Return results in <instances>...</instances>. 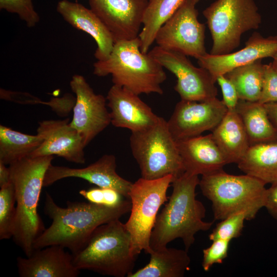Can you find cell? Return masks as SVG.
Masks as SVG:
<instances>
[{
	"mask_svg": "<svg viewBox=\"0 0 277 277\" xmlns=\"http://www.w3.org/2000/svg\"><path fill=\"white\" fill-rule=\"evenodd\" d=\"M66 207L58 206L46 193L45 213L52 220L51 225L36 239L34 249L58 245L74 254L87 244L94 230L100 225L120 219L130 211L131 202L125 200L115 207L91 203L68 201Z\"/></svg>",
	"mask_w": 277,
	"mask_h": 277,
	"instance_id": "1",
	"label": "cell"
},
{
	"mask_svg": "<svg viewBox=\"0 0 277 277\" xmlns=\"http://www.w3.org/2000/svg\"><path fill=\"white\" fill-rule=\"evenodd\" d=\"M199 182V175L186 172L173 179L172 194L158 214L151 232L152 250L164 248L174 240L181 239L188 251L194 242L195 234L211 227L213 222L203 220L205 207L195 197Z\"/></svg>",
	"mask_w": 277,
	"mask_h": 277,
	"instance_id": "2",
	"label": "cell"
},
{
	"mask_svg": "<svg viewBox=\"0 0 277 277\" xmlns=\"http://www.w3.org/2000/svg\"><path fill=\"white\" fill-rule=\"evenodd\" d=\"M53 159L52 155L27 157L9 165L16 199L12 238L27 257L34 251L35 240L45 229L37 206L45 175Z\"/></svg>",
	"mask_w": 277,
	"mask_h": 277,
	"instance_id": "3",
	"label": "cell"
},
{
	"mask_svg": "<svg viewBox=\"0 0 277 277\" xmlns=\"http://www.w3.org/2000/svg\"><path fill=\"white\" fill-rule=\"evenodd\" d=\"M138 37L114 43L108 57L93 64V74L97 76L111 75L113 85L132 92L163 94L161 84L167 78L162 66L148 53L140 49Z\"/></svg>",
	"mask_w": 277,
	"mask_h": 277,
	"instance_id": "4",
	"label": "cell"
},
{
	"mask_svg": "<svg viewBox=\"0 0 277 277\" xmlns=\"http://www.w3.org/2000/svg\"><path fill=\"white\" fill-rule=\"evenodd\" d=\"M199 185L211 202L214 220L240 212H245L246 220H252L265 205L266 184L247 174L233 175L222 170L202 175Z\"/></svg>",
	"mask_w": 277,
	"mask_h": 277,
	"instance_id": "5",
	"label": "cell"
},
{
	"mask_svg": "<svg viewBox=\"0 0 277 277\" xmlns=\"http://www.w3.org/2000/svg\"><path fill=\"white\" fill-rule=\"evenodd\" d=\"M132 241L125 224L120 219L97 227L86 245L73 254V263L79 269L103 275L127 276L133 272L136 257L131 253Z\"/></svg>",
	"mask_w": 277,
	"mask_h": 277,
	"instance_id": "6",
	"label": "cell"
},
{
	"mask_svg": "<svg viewBox=\"0 0 277 277\" xmlns=\"http://www.w3.org/2000/svg\"><path fill=\"white\" fill-rule=\"evenodd\" d=\"M129 140L141 177L154 180L171 175L175 178L185 172L176 142L163 117L145 129L131 132Z\"/></svg>",
	"mask_w": 277,
	"mask_h": 277,
	"instance_id": "7",
	"label": "cell"
},
{
	"mask_svg": "<svg viewBox=\"0 0 277 277\" xmlns=\"http://www.w3.org/2000/svg\"><path fill=\"white\" fill-rule=\"evenodd\" d=\"M212 37L210 54L223 55L238 47L242 35L258 29L262 16L254 0H216L203 11Z\"/></svg>",
	"mask_w": 277,
	"mask_h": 277,
	"instance_id": "8",
	"label": "cell"
},
{
	"mask_svg": "<svg viewBox=\"0 0 277 277\" xmlns=\"http://www.w3.org/2000/svg\"><path fill=\"white\" fill-rule=\"evenodd\" d=\"M174 179L171 175L154 180L141 177L132 183L129 193L130 215L125 225L131 238L132 254L136 258L142 251L149 254L152 250L151 232L160 207L168 200L167 191Z\"/></svg>",
	"mask_w": 277,
	"mask_h": 277,
	"instance_id": "9",
	"label": "cell"
},
{
	"mask_svg": "<svg viewBox=\"0 0 277 277\" xmlns=\"http://www.w3.org/2000/svg\"><path fill=\"white\" fill-rule=\"evenodd\" d=\"M192 0H187L159 30L155 42L163 48L176 51L196 60L207 53L205 25L198 20Z\"/></svg>",
	"mask_w": 277,
	"mask_h": 277,
	"instance_id": "10",
	"label": "cell"
},
{
	"mask_svg": "<svg viewBox=\"0 0 277 277\" xmlns=\"http://www.w3.org/2000/svg\"><path fill=\"white\" fill-rule=\"evenodd\" d=\"M148 53L176 76L174 89L182 100L202 102L217 95L216 82L210 73L201 67L195 66L188 56L158 46Z\"/></svg>",
	"mask_w": 277,
	"mask_h": 277,
	"instance_id": "11",
	"label": "cell"
},
{
	"mask_svg": "<svg viewBox=\"0 0 277 277\" xmlns=\"http://www.w3.org/2000/svg\"><path fill=\"white\" fill-rule=\"evenodd\" d=\"M227 111L223 101L216 97L202 102L181 100L167 124L173 138L178 142L212 131Z\"/></svg>",
	"mask_w": 277,
	"mask_h": 277,
	"instance_id": "12",
	"label": "cell"
},
{
	"mask_svg": "<svg viewBox=\"0 0 277 277\" xmlns=\"http://www.w3.org/2000/svg\"><path fill=\"white\" fill-rule=\"evenodd\" d=\"M70 86L75 94L70 124L81 134L86 146L111 123L106 97L95 93L81 75H74Z\"/></svg>",
	"mask_w": 277,
	"mask_h": 277,
	"instance_id": "13",
	"label": "cell"
},
{
	"mask_svg": "<svg viewBox=\"0 0 277 277\" xmlns=\"http://www.w3.org/2000/svg\"><path fill=\"white\" fill-rule=\"evenodd\" d=\"M91 10L110 32L114 43L138 37L148 0H88Z\"/></svg>",
	"mask_w": 277,
	"mask_h": 277,
	"instance_id": "14",
	"label": "cell"
},
{
	"mask_svg": "<svg viewBox=\"0 0 277 277\" xmlns=\"http://www.w3.org/2000/svg\"><path fill=\"white\" fill-rule=\"evenodd\" d=\"M37 134L43 141L29 157L56 155L76 164L85 163L86 146L81 134L70 125L69 118L39 122Z\"/></svg>",
	"mask_w": 277,
	"mask_h": 277,
	"instance_id": "15",
	"label": "cell"
},
{
	"mask_svg": "<svg viewBox=\"0 0 277 277\" xmlns=\"http://www.w3.org/2000/svg\"><path fill=\"white\" fill-rule=\"evenodd\" d=\"M114 155L105 154L97 161L82 168L50 165L46 171L43 187L67 177L84 179L97 187L116 190L125 197L129 199L132 183L120 176L116 171Z\"/></svg>",
	"mask_w": 277,
	"mask_h": 277,
	"instance_id": "16",
	"label": "cell"
},
{
	"mask_svg": "<svg viewBox=\"0 0 277 277\" xmlns=\"http://www.w3.org/2000/svg\"><path fill=\"white\" fill-rule=\"evenodd\" d=\"M276 52L277 35L265 37L255 32L245 42V46L238 51L223 55L207 53L197 60L199 66L206 69L216 82L219 76L236 67L272 57Z\"/></svg>",
	"mask_w": 277,
	"mask_h": 277,
	"instance_id": "17",
	"label": "cell"
},
{
	"mask_svg": "<svg viewBox=\"0 0 277 277\" xmlns=\"http://www.w3.org/2000/svg\"><path fill=\"white\" fill-rule=\"evenodd\" d=\"M106 100L111 124L115 127L126 128L131 132L139 131L154 125L160 117L138 95L121 86L113 85Z\"/></svg>",
	"mask_w": 277,
	"mask_h": 277,
	"instance_id": "18",
	"label": "cell"
},
{
	"mask_svg": "<svg viewBox=\"0 0 277 277\" xmlns=\"http://www.w3.org/2000/svg\"><path fill=\"white\" fill-rule=\"evenodd\" d=\"M58 245L34 249L26 258L16 259L21 277H77L80 272L73 263L72 254Z\"/></svg>",
	"mask_w": 277,
	"mask_h": 277,
	"instance_id": "19",
	"label": "cell"
},
{
	"mask_svg": "<svg viewBox=\"0 0 277 277\" xmlns=\"http://www.w3.org/2000/svg\"><path fill=\"white\" fill-rule=\"evenodd\" d=\"M185 172L207 175L223 170L228 164L211 133L176 142Z\"/></svg>",
	"mask_w": 277,
	"mask_h": 277,
	"instance_id": "20",
	"label": "cell"
},
{
	"mask_svg": "<svg viewBox=\"0 0 277 277\" xmlns=\"http://www.w3.org/2000/svg\"><path fill=\"white\" fill-rule=\"evenodd\" d=\"M56 11L71 26L94 39L97 45L94 56L97 61L108 57L114 41L109 31L90 8L77 2L61 0L57 4Z\"/></svg>",
	"mask_w": 277,
	"mask_h": 277,
	"instance_id": "21",
	"label": "cell"
},
{
	"mask_svg": "<svg viewBox=\"0 0 277 277\" xmlns=\"http://www.w3.org/2000/svg\"><path fill=\"white\" fill-rule=\"evenodd\" d=\"M211 134L228 164H238L250 147L247 133L235 110H228Z\"/></svg>",
	"mask_w": 277,
	"mask_h": 277,
	"instance_id": "22",
	"label": "cell"
},
{
	"mask_svg": "<svg viewBox=\"0 0 277 277\" xmlns=\"http://www.w3.org/2000/svg\"><path fill=\"white\" fill-rule=\"evenodd\" d=\"M149 263L127 277H183L189 270L190 258L186 249L167 248L152 250Z\"/></svg>",
	"mask_w": 277,
	"mask_h": 277,
	"instance_id": "23",
	"label": "cell"
},
{
	"mask_svg": "<svg viewBox=\"0 0 277 277\" xmlns=\"http://www.w3.org/2000/svg\"><path fill=\"white\" fill-rule=\"evenodd\" d=\"M245 174L265 184L277 183V141L250 146L237 164Z\"/></svg>",
	"mask_w": 277,
	"mask_h": 277,
	"instance_id": "24",
	"label": "cell"
},
{
	"mask_svg": "<svg viewBox=\"0 0 277 277\" xmlns=\"http://www.w3.org/2000/svg\"><path fill=\"white\" fill-rule=\"evenodd\" d=\"M235 111L242 122L250 146L277 141V132L264 104L239 100Z\"/></svg>",
	"mask_w": 277,
	"mask_h": 277,
	"instance_id": "25",
	"label": "cell"
},
{
	"mask_svg": "<svg viewBox=\"0 0 277 277\" xmlns=\"http://www.w3.org/2000/svg\"><path fill=\"white\" fill-rule=\"evenodd\" d=\"M187 0H148L142 19L138 38L140 49L148 53L160 28Z\"/></svg>",
	"mask_w": 277,
	"mask_h": 277,
	"instance_id": "26",
	"label": "cell"
},
{
	"mask_svg": "<svg viewBox=\"0 0 277 277\" xmlns=\"http://www.w3.org/2000/svg\"><path fill=\"white\" fill-rule=\"evenodd\" d=\"M42 141L37 134H25L1 125L0 162L9 165L29 157Z\"/></svg>",
	"mask_w": 277,
	"mask_h": 277,
	"instance_id": "27",
	"label": "cell"
},
{
	"mask_svg": "<svg viewBox=\"0 0 277 277\" xmlns=\"http://www.w3.org/2000/svg\"><path fill=\"white\" fill-rule=\"evenodd\" d=\"M264 65L262 60H258L224 74L234 86L239 100L259 101L263 87Z\"/></svg>",
	"mask_w": 277,
	"mask_h": 277,
	"instance_id": "28",
	"label": "cell"
},
{
	"mask_svg": "<svg viewBox=\"0 0 277 277\" xmlns=\"http://www.w3.org/2000/svg\"><path fill=\"white\" fill-rule=\"evenodd\" d=\"M16 199L12 182L0 189V239L13 237L16 218Z\"/></svg>",
	"mask_w": 277,
	"mask_h": 277,
	"instance_id": "29",
	"label": "cell"
},
{
	"mask_svg": "<svg viewBox=\"0 0 277 277\" xmlns=\"http://www.w3.org/2000/svg\"><path fill=\"white\" fill-rule=\"evenodd\" d=\"M246 214L240 212L232 214L219 223L209 235L210 241L231 240L241 236L244 227Z\"/></svg>",
	"mask_w": 277,
	"mask_h": 277,
	"instance_id": "30",
	"label": "cell"
},
{
	"mask_svg": "<svg viewBox=\"0 0 277 277\" xmlns=\"http://www.w3.org/2000/svg\"><path fill=\"white\" fill-rule=\"evenodd\" d=\"M0 9L17 15L28 27H35L40 20L32 0H0Z\"/></svg>",
	"mask_w": 277,
	"mask_h": 277,
	"instance_id": "31",
	"label": "cell"
},
{
	"mask_svg": "<svg viewBox=\"0 0 277 277\" xmlns=\"http://www.w3.org/2000/svg\"><path fill=\"white\" fill-rule=\"evenodd\" d=\"M79 193L89 202L107 207L120 206L124 201L123 195L115 189L109 188L95 187L81 190Z\"/></svg>",
	"mask_w": 277,
	"mask_h": 277,
	"instance_id": "32",
	"label": "cell"
},
{
	"mask_svg": "<svg viewBox=\"0 0 277 277\" xmlns=\"http://www.w3.org/2000/svg\"><path fill=\"white\" fill-rule=\"evenodd\" d=\"M230 241L217 240L203 250L202 267L208 271L215 264H222L227 257Z\"/></svg>",
	"mask_w": 277,
	"mask_h": 277,
	"instance_id": "33",
	"label": "cell"
},
{
	"mask_svg": "<svg viewBox=\"0 0 277 277\" xmlns=\"http://www.w3.org/2000/svg\"><path fill=\"white\" fill-rule=\"evenodd\" d=\"M259 103L263 104L277 102V72L271 64H264L263 82Z\"/></svg>",
	"mask_w": 277,
	"mask_h": 277,
	"instance_id": "34",
	"label": "cell"
},
{
	"mask_svg": "<svg viewBox=\"0 0 277 277\" xmlns=\"http://www.w3.org/2000/svg\"><path fill=\"white\" fill-rule=\"evenodd\" d=\"M223 95V101L228 110H235L239 98L236 90L232 82L225 75L219 76L216 81Z\"/></svg>",
	"mask_w": 277,
	"mask_h": 277,
	"instance_id": "35",
	"label": "cell"
},
{
	"mask_svg": "<svg viewBox=\"0 0 277 277\" xmlns=\"http://www.w3.org/2000/svg\"><path fill=\"white\" fill-rule=\"evenodd\" d=\"M269 214L277 221V183L272 184L267 189L264 207Z\"/></svg>",
	"mask_w": 277,
	"mask_h": 277,
	"instance_id": "36",
	"label": "cell"
},
{
	"mask_svg": "<svg viewBox=\"0 0 277 277\" xmlns=\"http://www.w3.org/2000/svg\"><path fill=\"white\" fill-rule=\"evenodd\" d=\"M268 116L277 132V102H272L264 104Z\"/></svg>",
	"mask_w": 277,
	"mask_h": 277,
	"instance_id": "37",
	"label": "cell"
},
{
	"mask_svg": "<svg viewBox=\"0 0 277 277\" xmlns=\"http://www.w3.org/2000/svg\"><path fill=\"white\" fill-rule=\"evenodd\" d=\"M10 171L9 167L0 162V187H4L11 182Z\"/></svg>",
	"mask_w": 277,
	"mask_h": 277,
	"instance_id": "38",
	"label": "cell"
},
{
	"mask_svg": "<svg viewBox=\"0 0 277 277\" xmlns=\"http://www.w3.org/2000/svg\"><path fill=\"white\" fill-rule=\"evenodd\" d=\"M273 61L271 63L272 68L277 72V52L272 57Z\"/></svg>",
	"mask_w": 277,
	"mask_h": 277,
	"instance_id": "39",
	"label": "cell"
},
{
	"mask_svg": "<svg viewBox=\"0 0 277 277\" xmlns=\"http://www.w3.org/2000/svg\"><path fill=\"white\" fill-rule=\"evenodd\" d=\"M200 0H192L194 4L196 5Z\"/></svg>",
	"mask_w": 277,
	"mask_h": 277,
	"instance_id": "40",
	"label": "cell"
}]
</instances>
